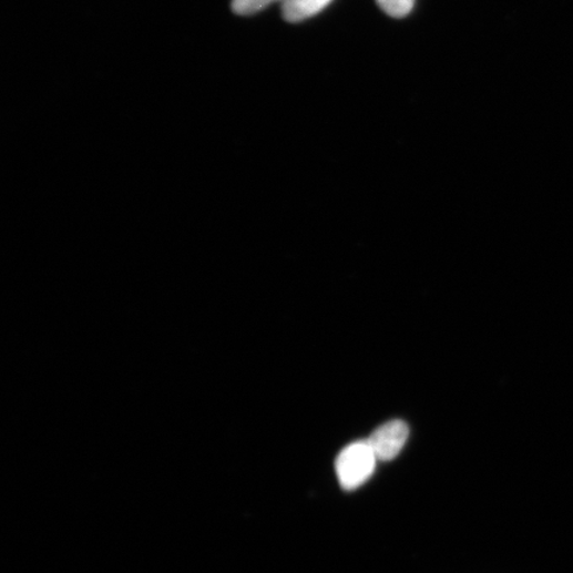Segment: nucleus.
<instances>
[{
  "label": "nucleus",
  "instance_id": "1",
  "mask_svg": "<svg viewBox=\"0 0 573 573\" xmlns=\"http://www.w3.org/2000/svg\"><path fill=\"white\" fill-rule=\"evenodd\" d=\"M377 457L367 441L348 444L337 456L335 470L337 480L344 490H356L362 487L376 469Z\"/></svg>",
  "mask_w": 573,
  "mask_h": 573
},
{
  "label": "nucleus",
  "instance_id": "2",
  "mask_svg": "<svg viewBox=\"0 0 573 573\" xmlns=\"http://www.w3.org/2000/svg\"><path fill=\"white\" fill-rule=\"evenodd\" d=\"M408 424L400 420L390 421L377 428L367 442L372 448L377 461L395 460L408 441Z\"/></svg>",
  "mask_w": 573,
  "mask_h": 573
},
{
  "label": "nucleus",
  "instance_id": "3",
  "mask_svg": "<svg viewBox=\"0 0 573 573\" xmlns=\"http://www.w3.org/2000/svg\"><path fill=\"white\" fill-rule=\"evenodd\" d=\"M332 0H283V17L288 22L298 23L325 10Z\"/></svg>",
  "mask_w": 573,
  "mask_h": 573
},
{
  "label": "nucleus",
  "instance_id": "4",
  "mask_svg": "<svg viewBox=\"0 0 573 573\" xmlns=\"http://www.w3.org/2000/svg\"><path fill=\"white\" fill-rule=\"evenodd\" d=\"M383 12L393 18H403L413 10L415 0H377Z\"/></svg>",
  "mask_w": 573,
  "mask_h": 573
},
{
  "label": "nucleus",
  "instance_id": "5",
  "mask_svg": "<svg viewBox=\"0 0 573 573\" xmlns=\"http://www.w3.org/2000/svg\"><path fill=\"white\" fill-rule=\"evenodd\" d=\"M278 0H233L234 12L239 16H253V13L267 9Z\"/></svg>",
  "mask_w": 573,
  "mask_h": 573
}]
</instances>
